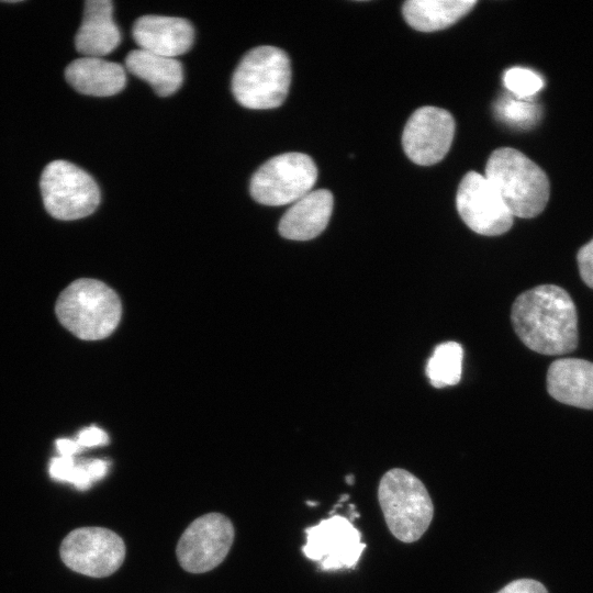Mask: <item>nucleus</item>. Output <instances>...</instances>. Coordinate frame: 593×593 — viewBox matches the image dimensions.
<instances>
[{
	"mask_svg": "<svg viewBox=\"0 0 593 593\" xmlns=\"http://www.w3.org/2000/svg\"><path fill=\"white\" fill-rule=\"evenodd\" d=\"M511 320L519 339L542 355H566L578 346V314L569 293L555 284H541L521 293Z\"/></svg>",
	"mask_w": 593,
	"mask_h": 593,
	"instance_id": "obj_1",
	"label": "nucleus"
},
{
	"mask_svg": "<svg viewBox=\"0 0 593 593\" xmlns=\"http://www.w3.org/2000/svg\"><path fill=\"white\" fill-rule=\"evenodd\" d=\"M484 177L513 216L532 219L547 205L550 194L547 175L515 148L495 149L486 161Z\"/></svg>",
	"mask_w": 593,
	"mask_h": 593,
	"instance_id": "obj_2",
	"label": "nucleus"
},
{
	"mask_svg": "<svg viewBox=\"0 0 593 593\" xmlns=\"http://www.w3.org/2000/svg\"><path fill=\"white\" fill-rule=\"evenodd\" d=\"M55 312L58 321L85 340L108 337L121 320L119 295L100 280L78 279L59 294Z\"/></svg>",
	"mask_w": 593,
	"mask_h": 593,
	"instance_id": "obj_3",
	"label": "nucleus"
},
{
	"mask_svg": "<svg viewBox=\"0 0 593 593\" xmlns=\"http://www.w3.org/2000/svg\"><path fill=\"white\" fill-rule=\"evenodd\" d=\"M291 83L290 59L275 46H258L240 59L232 77L236 101L253 110L273 109L283 103Z\"/></svg>",
	"mask_w": 593,
	"mask_h": 593,
	"instance_id": "obj_4",
	"label": "nucleus"
},
{
	"mask_svg": "<svg viewBox=\"0 0 593 593\" xmlns=\"http://www.w3.org/2000/svg\"><path fill=\"white\" fill-rule=\"evenodd\" d=\"M378 500L388 528L403 542L418 540L432 523L430 495L424 483L405 469L393 468L382 475Z\"/></svg>",
	"mask_w": 593,
	"mask_h": 593,
	"instance_id": "obj_5",
	"label": "nucleus"
},
{
	"mask_svg": "<svg viewBox=\"0 0 593 593\" xmlns=\"http://www.w3.org/2000/svg\"><path fill=\"white\" fill-rule=\"evenodd\" d=\"M40 188L46 211L57 220L86 217L100 203V190L94 179L67 160H54L46 165Z\"/></svg>",
	"mask_w": 593,
	"mask_h": 593,
	"instance_id": "obj_6",
	"label": "nucleus"
},
{
	"mask_svg": "<svg viewBox=\"0 0 593 593\" xmlns=\"http://www.w3.org/2000/svg\"><path fill=\"white\" fill-rule=\"evenodd\" d=\"M317 180L313 159L303 153H284L260 166L250 180L254 200L265 205L294 203L311 192Z\"/></svg>",
	"mask_w": 593,
	"mask_h": 593,
	"instance_id": "obj_7",
	"label": "nucleus"
},
{
	"mask_svg": "<svg viewBox=\"0 0 593 593\" xmlns=\"http://www.w3.org/2000/svg\"><path fill=\"white\" fill-rule=\"evenodd\" d=\"M59 551L69 569L92 578L111 575L125 558L123 539L103 527H81L70 532Z\"/></svg>",
	"mask_w": 593,
	"mask_h": 593,
	"instance_id": "obj_8",
	"label": "nucleus"
},
{
	"mask_svg": "<svg viewBox=\"0 0 593 593\" xmlns=\"http://www.w3.org/2000/svg\"><path fill=\"white\" fill-rule=\"evenodd\" d=\"M234 526L220 513L194 519L182 533L176 553L180 566L191 573H204L217 567L234 541Z\"/></svg>",
	"mask_w": 593,
	"mask_h": 593,
	"instance_id": "obj_9",
	"label": "nucleus"
},
{
	"mask_svg": "<svg viewBox=\"0 0 593 593\" xmlns=\"http://www.w3.org/2000/svg\"><path fill=\"white\" fill-rule=\"evenodd\" d=\"M305 534L304 556L318 562L325 571L354 568L366 548L361 533L349 518L340 515L322 519L306 528Z\"/></svg>",
	"mask_w": 593,
	"mask_h": 593,
	"instance_id": "obj_10",
	"label": "nucleus"
},
{
	"mask_svg": "<svg viewBox=\"0 0 593 593\" xmlns=\"http://www.w3.org/2000/svg\"><path fill=\"white\" fill-rule=\"evenodd\" d=\"M456 208L465 224L480 235H501L513 225L514 216L499 193L484 176L475 171H469L461 179Z\"/></svg>",
	"mask_w": 593,
	"mask_h": 593,
	"instance_id": "obj_11",
	"label": "nucleus"
},
{
	"mask_svg": "<svg viewBox=\"0 0 593 593\" xmlns=\"http://www.w3.org/2000/svg\"><path fill=\"white\" fill-rule=\"evenodd\" d=\"M455 127V120L447 110L422 107L412 113L404 126V153L416 165L437 164L451 146Z\"/></svg>",
	"mask_w": 593,
	"mask_h": 593,
	"instance_id": "obj_12",
	"label": "nucleus"
},
{
	"mask_svg": "<svg viewBox=\"0 0 593 593\" xmlns=\"http://www.w3.org/2000/svg\"><path fill=\"white\" fill-rule=\"evenodd\" d=\"M132 35L139 49L170 58L187 53L194 40L193 26L188 20L154 14L138 18Z\"/></svg>",
	"mask_w": 593,
	"mask_h": 593,
	"instance_id": "obj_13",
	"label": "nucleus"
},
{
	"mask_svg": "<svg viewBox=\"0 0 593 593\" xmlns=\"http://www.w3.org/2000/svg\"><path fill=\"white\" fill-rule=\"evenodd\" d=\"M547 391L563 404L593 410V362L579 358L555 360L547 372Z\"/></svg>",
	"mask_w": 593,
	"mask_h": 593,
	"instance_id": "obj_14",
	"label": "nucleus"
},
{
	"mask_svg": "<svg viewBox=\"0 0 593 593\" xmlns=\"http://www.w3.org/2000/svg\"><path fill=\"white\" fill-rule=\"evenodd\" d=\"M121 42V33L113 21L110 0H87L82 21L75 36L76 49L83 56L103 57Z\"/></svg>",
	"mask_w": 593,
	"mask_h": 593,
	"instance_id": "obj_15",
	"label": "nucleus"
},
{
	"mask_svg": "<svg viewBox=\"0 0 593 593\" xmlns=\"http://www.w3.org/2000/svg\"><path fill=\"white\" fill-rule=\"evenodd\" d=\"M334 199L331 191H311L295 201L283 214L279 233L293 240H309L318 236L327 226Z\"/></svg>",
	"mask_w": 593,
	"mask_h": 593,
	"instance_id": "obj_16",
	"label": "nucleus"
},
{
	"mask_svg": "<svg viewBox=\"0 0 593 593\" xmlns=\"http://www.w3.org/2000/svg\"><path fill=\"white\" fill-rule=\"evenodd\" d=\"M65 78L76 91L94 97L114 96L126 83L123 66L102 57L82 56L72 60L65 69Z\"/></svg>",
	"mask_w": 593,
	"mask_h": 593,
	"instance_id": "obj_17",
	"label": "nucleus"
},
{
	"mask_svg": "<svg viewBox=\"0 0 593 593\" xmlns=\"http://www.w3.org/2000/svg\"><path fill=\"white\" fill-rule=\"evenodd\" d=\"M126 69L146 81L160 97L175 93L183 82V68L179 60L143 49L130 52Z\"/></svg>",
	"mask_w": 593,
	"mask_h": 593,
	"instance_id": "obj_18",
	"label": "nucleus"
},
{
	"mask_svg": "<svg viewBox=\"0 0 593 593\" xmlns=\"http://www.w3.org/2000/svg\"><path fill=\"white\" fill-rule=\"evenodd\" d=\"M475 4V0H409L404 2L402 12L414 30L435 32L455 24Z\"/></svg>",
	"mask_w": 593,
	"mask_h": 593,
	"instance_id": "obj_19",
	"label": "nucleus"
},
{
	"mask_svg": "<svg viewBox=\"0 0 593 593\" xmlns=\"http://www.w3.org/2000/svg\"><path fill=\"white\" fill-rule=\"evenodd\" d=\"M463 349L457 342L437 345L426 365V376L435 388L457 384L461 379Z\"/></svg>",
	"mask_w": 593,
	"mask_h": 593,
	"instance_id": "obj_20",
	"label": "nucleus"
},
{
	"mask_svg": "<svg viewBox=\"0 0 593 593\" xmlns=\"http://www.w3.org/2000/svg\"><path fill=\"white\" fill-rule=\"evenodd\" d=\"M110 463L102 459H89L79 463L74 457L59 456L51 460L49 474L57 481H67L77 489L88 490L96 481L105 477Z\"/></svg>",
	"mask_w": 593,
	"mask_h": 593,
	"instance_id": "obj_21",
	"label": "nucleus"
},
{
	"mask_svg": "<svg viewBox=\"0 0 593 593\" xmlns=\"http://www.w3.org/2000/svg\"><path fill=\"white\" fill-rule=\"evenodd\" d=\"M496 118L517 128L534 126L541 115L540 107L530 99L504 96L494 104Z\"/></svg>",
	"mask_w": 593,
	"mask_h": 593,
	"instance_id": "obj_22",
	"label": "nucleus"
},
{
	"mask_svg": "<svg viewBox=\"0 0 593 593\" xmlns=\"http://www.w3.org/2000/svg\"><path fill=\"white\" fill-rule=\"evenodd\" d=\"M503 82L516 98L521 99H530L544 87L540 75L523 67L507 69L503 76Z\"/></svg>",
	"mask_w": 593,
	"mask_h": 593,
	"instance_id": "obj_23",
	"label": "nucleus"
},
{
	"mask_svg": "<svg viewBox=\"0 0 593 593\" xmlns=\"http://www.w3.org/2000/svg\"><path fill=\"white\" fill-rule=\"evenodd\" d=\"M577 259L582 280L593 289V239L580 248Z\"/></svg>",
	"mask_w": 593,
	"mask_h": 593,
	"instance_id": "obj_24",
	"label": "nucleus"
},
{
	"mask_svg": "<svg viewBox=\"0 0 593 593\" xmlns=\"http://www.w3.org/2000/svg\"><path fill=\"white\" fill-rule=\"evenodd\" d=\"M80 447L90 448L109 444L108 434L97 426L82 429L75 439Z\"/></svg>",
	"mask_w": 593,
	"mask_h": 593,
	"instance_id": "obj_25",
	"label": "nucleus"
},
{
	"mask_svg": "<svg viewBox=\"0 0 593 593\" xmlns=\"http://www.w3.org/2000/svg\"><path fill=\"white\" fill-rule=\"evenodd\" d=\"M496 593H548L547 589L533 579L514 580Z\"/></svg>",
	"mask_w": 593,
	"mask_h": 593,
	"instance_id": "obj_26",
	"label": "nucleus"
},
{
	"mask_svg": "<svg viewBox=\"0 0 593 593\" xmlns=\"http://www.w3.org/2000/svg\"><path fill=\"white\" fill-rule=\"evenodd\" d=\"M56 448L60 456L74 457L75 454L83 450L74 439L59 438L56 440Z\"/></svg>",
	"mask_w": 593,
	"mask_h": 593,
	"instance_id": "obj_27",
	"label": "nucleus"
},
{
	"mask_svg": "<svg viewBox=\"0 0 593 593\" xmlns=\"http://www.w3.org/2000/svg\"><path fill=\"white\" fill-rule=\"evenodd\" d=\"M346 481H347L348 484L353 485L354 484V474H348L346 477Z\"/></svg>",
	"mask_w": 593,
	"mask_h": 593,
	"instance_id": "obj_28",
	"label": "nucleus"
}]
</instances>
